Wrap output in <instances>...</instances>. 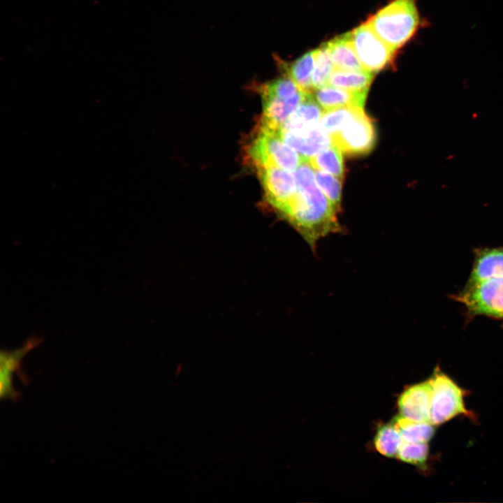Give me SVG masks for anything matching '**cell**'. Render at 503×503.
I'll return each mask as SVG.
<instances>
[{
	"label": "cell",
	"instance_id": "1",
	"mask_svg": "<svg viewBox=\"0 0 503 503\" xmlns=\"http://www.w3.org/2000/svg\"><path fill=\"white\" fill-rule=\"evenodd\" d=\"M297 192L282 216L302 236L315 252L318 241L342 231L337 212L317 187L309 160H304L293 171Z\"/></svg>",
	"mask_w": 503,
	"mask_h": 503
},
{
	"label": "cell",
	"instance_id": "2",
	"mask_svg": "<svg viewBox=\"0 0 503 503\" xmlns=\"http://www.w3.org/2000/svg\"><path fill=\"white\" fill-rule=\"evenodd\" d=\"M366 23L391 48L396 51L416 32L420 16L416 0H394Z\"/></svg>",
	"mask_w": 503,
	"mask_h": 503
},
{
	"label": "cell",
	"instance_id": "3",
	"mask_svg": "<svg viewBox=\"0 0 503 503\" xmlns=\"http://www.w3.org/2000/svg\"><path fill=\"white\" fill-rule=\"evenodd\" d=\"M450 298L462 305L467 323L484 316L500 321L503 326V279L466 282L459 292Z\"/></svg>",
	"mask_w": 503,
	"mask_h": 503
},
{
	"label": "cell",
	"instance_id": "4",
	"mask_svg": "<svg viewBox=\"0 0 503 503\" xmlns=\"http://www.w3.org/2000/svg\"><path fill=\"white\" fill-rule=\"evenodd\" d=\"M247 152L257 168L275 166L294 171L305 160L284 142L279 131L261 124Z\"/></svg>",
	"mask_w": 503,
	"mask_h": 503
},
{
	"label": "cell",
	"instance_id": "5",
	"mask_svg": "<svg viewBox=\"0 0 503 503\" xmlns=\"http://www.w3.org/2000/svg\"><path fill=\"white\" fill-rule=\"evenodd\" d=\"M432 374L430 422L436 425L460 414L470 416V412L465 406V391L439 367L435 368Z\"/></svg>",
	"mask_w": 503,
	"mask_h": 503
},
{
	"label": "cell",
	"instance_id": "6",
	"mask_svg": "<svg viewBox=\"0 0 503 503\" xmlns=\"http://www.w3.org/2000/svg\"><path fill=\"white\" fill-rule=\"evenodd\" d=\"M332 144L349 156H360L371 152L376 142L372 120L361 109L340 131L330 136Z\"/></svg>",
	"mask_w": 503,
	"mask_h": 503
},
{
	"label": "cell",
	"instance_id": "7",
	"mask_svg": "<svg viewBox=\"0 0 503 503\" xmlns=\"http://www.w3.org/2000/svg\"><path fill=\"white\" fill-rule=\"evenodd\" d=\"M356 54L365 70L376 73L392 60L395 50L384 42L365 22L351 32Z\"/></svg>",
	"mask_w": 503,
	"mask_h": 503
},
{
	"label": "cell",
	"instance_id": "8",
	"mask_svg": "<svg viewBox=\"0 0 503 503\" xmlns=\"http://www.w3.org/2000/svg\"><path fill=\"white\" fill-rule=\"evenodd\" d=\"M257 169L268 201L282 217L297 192L293 173L275 166Z\"/></svg>",
	"mask_w": 503,
	"mask_h": 503
},
{
	"label": "cell",
	"instance_id": "9",
	"mask_svg": "<svg viewBox=\"0 0 503 503\" xmlns=\"http://www.w3.org/2000/svg\"><path fill=\"white\" fill-rule=\"evenodd\" d=\"M432 392L431 377L408 387L398 400L400 415L411 421L430 422Z\"/></svg>",
	"mask_w": 503,
	"mask_h": 503
},
{
	"label": "cell",
	"instance_id": "10",
	"mask_svg": "<svg viewBox=\"0 0 503 503\" xmlns=\"http://www.w3.org/2000/svg\"><path fill=\"white\" fill-rule=\"evenodd\" d=\"M36 337L29 338L22 347L12 351H1L0 397L1 399L17 400L19 393L13 386V375L21 369L24 357L41 342Z\"/></svg>",
	"mask_w": 503,
	"mask_h": 503
},
{
	"label": "cell",
	"instance_id": "11",
	"mask_svg": "<svg viewBox=\"0 0 503 503\" xmlns=\"http://www.w3.org/2000/svg\"><path fill=\"white\" fill-rule=\"evenodd\" d=\"M279 133L284 142L304 159H309L333 145L330 136L319 124L301 132Z\"/></svg>",
	"mask_w": 503,
	"mask_h": 503
},
{
	"label": "cell",
	"instance_id": "12",
	"mask_svg": "<svg viewBox=\"0 0 503 503\" xmlns=\"http://www.w3.org/2000/svg\"><path fill=\"white\" fill-rule=\"evenodd\" d=\"M474 261L467 282L491 278L503 279V245L474 249Z\"/></svg>",
	"mask_w": 503,
	"mask_h": 503
},
{
	"label": "cell",
	"instance_id": "13",
	"mask_svg": "<svg viewBox=\"0 0 503 503\" xmlns=\"http://www.w3.org/2000/svg\"><path fill=\"white\" fill-rule=\"evenodd\" d=\"M307 93L300 91L287 100L262 96L263 118L261 124L279 131L282 124L304 100Z\"/></svg>",
	"mask_w": 503,
	"mask_h": 503
},
{
	"label": "cell",
	"instance_id": "14",
	"mask_svg": "<svg viewBox=\"0 0 503 503\" xmlns=\"http://www.w3.org/2000/svg\"><path fill=\"white\" fill-rule=\"evenodd\" d=\"M320 105L312 92L307 93L304 100L282 124L279 131L301 132L319 124L322 116Z\"/></svg>",
	"mask_w": 503,
	"mask_h": 503
},
{
	"label": "cell",
	"instance_id": "15",
	"mask_svg": "<svg viewBox=\"0 0 503 503\" xmlns=\"http://www.w3.org/2000/svg\"><path fill=\"white\" fill-rule=\"evenodd\" d=\"M368 92H354L326 85L315 89L314 96L321 108L330 110L343 106L363 108Z\"/></svg>",
	"mask_w": 503,
	"mask_h": 503
},
{
	"label": "cell",
	"instance_id": "16",
	"mask_svg": "<svg viewBox=\"0 0 503 503\" xmlns=\"http://www.w3.org/2000/svg\"><path fill=\"white\" fill-rule=\"evenodd\" d=\"M326 44L335 68L365 71L354 50L351 32L337 36Z\"/></svg>",
	"mask_w": 503,
	"mask_h": 503
},
{
	"label": "cell",
	"instance_id": "17",
	"mask_svg": "<svg viewBox=\"0 0 503 503\" xmlns=\"http://www.w3.org/2000/svg\"><path fill=\"white\" fill-rule=\"evenodd\" d=\"M374 73L368 71H346L335 68L328 85L354 92H368Z\"/></svg>",
	"mask_w": 503,
	"mask_h": 503
},
{
	"label": "cell",
	"instance_id": "18",
	"mask_svg": "<svg viewBox=\"0 0 503 503\" xmlns=\"http://www.w3.org/2000/svg\"><path fill=\"white\" fill-rule=\"evenodd\" d=\"M317 49L306 52L288 65H284L285 75L291 78L300 89L312 92V74L314 66Z\"/></svg>",
	"mask_w": 503,
	"mask_h": 503
},
{
	"label": "cell",
	"instance_id": "19",
	"mask_svg": "<svg viewBox=\"0 0 503 503\" xmlns=\"http://www.w3.org/2000/svg\"><path fill=\"white\" fill-rule=\"evenodd\" d=\"M402 440L412 442L427 443L434 435L435 425L430 422H418L404 418L402 415L393 421Z\"/></svg>",
	"mask_w": 503,
	"mask_h": 503
},
{
	"label": "cell",
	"instance_id": "20",
	"mask_svg": "<svg viewBox=\"0 0 503 503\" xmlns=\"http://www.w3.org/2000/svg\"><path fill=\"white\" fill-rule=\"evenodd\" d=\"M342 151L332 145L326 150L311 157L309 163L314 170L327 172L340 180L344 175V163Z\"/></svg>",
	"mask_w": 503,
	"mask_h": 503
},
{
	"label": "cell",
	"instance_id": "21",
	"mask_svg": "<svg viewBox=\"0 0 503 503\" xmlns=\"http://www.w3.org/2000/svg\"><path fill=\"white\" fill-rule=\"evenodd\" d=\"M363 108L343 106L327 110L322 114L319 126L332 136L340 131Z\"/></svg>",
	"mask_w": 503,
	"mask_h": 503
},
{
	"label": "cell",
	"instance_id": "22",
	"mask_svg": "<svg viewBox=\"0 0 503 503\" xmlns=\"http://www.w3.org/2000/svg\"><path fill=\"white\" fill-rule=\"evenodd\" d=\"M402 442V437L393 421L381 426L374 439L377 451L389 458L397 456Z\"/></svg>",
	"mask_w": 503,
	"mask_h": 503
},
{
	"label": "cell",
	"instance_id": "23",
	"mask_svg": "<svg viewBox=\"0 0 503 503\" xmlns=\"http://www.w3.org/2000/svg\"><path fill=\"white\" fill-rule=\"evenodd\" d=\"M261 96L287 100L302 91L289 76L284 75L261 85L258 88Z\"/></svg>",
	"mask_w": 503,
	"mask_h": 503
},
{
	"label": "cell",
	"instance_id": "24",
	"mask_svg": "<svg viewBox=\"0 0 503 503\" xmlns=\"http://www.w3.org/2000/svg\"><path fill=\"white\" fill-rule=\"evenodd\" d=\"M334 68L327 44L325 43L317 49L311 78L313 89L328 85L329 77Z\"/></svg>",
	"mask_w": 503,
	"mask_h": 503
},
{
	"label": "cell",
	"instance_id": "25",
	"mask_svg": "<svg viewBox=\"0 0 503 503\" xmlns=\"http://www.w3.org/2000/svg\"><path fill=\"white\" fill-rule=\"evenodd\" d=\"M315 180L318 187L328 199L337 212L340 210V179L325 171L315 170Z\"/></svg>",
	"mask_w": 503,
	"mask_h": 503
},
{
	"label": "cell",
	"instance_id": "26",
	"mask_svg": "<svg viewBox=\"0 0 503 503\" xmlns=\"http://www.w3.org/2000/svg\"><path fill=\"white\" fill-rule=\"evenodd\" d=\"M428 455L427 443L412 442L402 440L397 458L405 462L423 466Z\"/></svg>",
	"mask_w": 503,
	"mask_h": 503
}]
</instances>
